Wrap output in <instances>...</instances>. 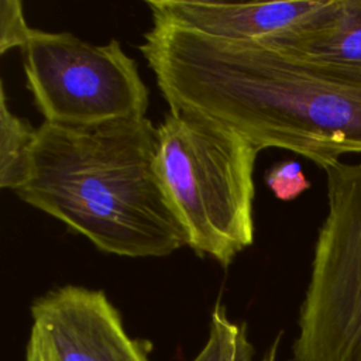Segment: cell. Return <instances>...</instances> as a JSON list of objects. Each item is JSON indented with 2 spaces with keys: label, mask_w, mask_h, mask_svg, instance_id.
Returning <instances> with one entry per match:
<instances>
[{
  "label": "cell",
  "mask_w": 361,
  "mask_h": 361,
  "mask_svg": "<svg viewBox=\"0 0 361 361\" xmlns=\"http://www.w3.org/2000/svg\"><path fill=\"white\" fill-rule=\"evenodd\" d=\"M37 128L7 106L4 83L0 85V186L17 192L31 175Z\"/></svg>",
  "instance_id": "obj_8"
},
{
  "label": "cell",
  "mask_w": 361,
  "mask_h": 361,
  "mask_svg": "<svg viewBox=\"0 0 361 361\" xmlns=\"http://www.w3.org/2000/svg\"><path fill=\"white\" fill-rule=\"evenodd\" d=\"M25 361H49L44 348L41 347L39 341L30 334L28 343H27V350H25Z\"/></svg>",
  "instance_id": "obj_12"
},
{
  "label": "cell",
  "mask_w": 361,
  "mask_h": 361,
  "mask_svg": "<svg viewBox=\"0 0 361 361\" xmlns=\"http://www.w3.org/2000/svg\"><path fill=\"white\" fill-rule=\"evenodd\" d=\"M265 183L274 195L283 202L296 199L310 188V182L295 159H285L274 164L265 173Z\"/></svg>",
  "instance_id": "obj_10"
},
{
  "label": "cell",
  "mask_w": 361,
  "mask_h": 361,
  "mask_svg": "<svg viewBox=\"0 0 361 361\" xmlns=\"http://www.w3.org/2000/svg\"><path fill=\"white\" fill-rule=\"evenodd\" d=\"M157 169L188 247L223 268L254 241V166L259 152L234 130L171 111L157 127Z\"/></svg>",
  "instance_id": "obj_2"
},
{
  "label": "cell",
  "mask_w": 361,
  "mask_h": 361,
  "mask_svg": "<svg viewBox=\"0 0 361 361\" xmlns=\"http://www.w3.org/2000/svg\"><path fill=\"white\" fill-rule=\"evenodd\" d=\"M158 131L147 117L93 127L42 121L31 175L14 192L99 251L161 258L188 245L157 169Z\"/></svg>",
  "instance_id": "obj_1"
},
{
  "label": "cell",
  "mask_w": 361,
  "mask_h": 361,
  "mask_svg": "<svg viewBox=\"0 0 361 361\" xmlns=\"http://www.w3.org/2000/svg\"><path fill=\"white\" fill-rule=\"evenodd\" d=\"M257 42L316 63L361 66V0H323L296 24Z\"/></svg>",
  "instance_id": "obj_7"
},
{
  "label": "cell",
  "mask_w": 361,
  "mask_h": 361,
  "mask_svg": "<svg viewBox=\"0 0 361 361\" xmlns=\"http://www.w3.org/2000/svg\"><path fill=\"white\" fill-rule=\"evenodd\" d=\"M31 331L49 361H151L102 289L56 286L31 305Z\"/></svg>",
  "instance_id": "obj_5"
},
{
  "label": "cell",
  "mask_w": 361,
  "mask_h": 361,
  "mask_svg": "<svg viewBox=\"0 0 361 361\" xmlns=\"http://www.w3.org/2000/svg\"><path fill=\"white\" fill-rule=\"evenodd\" d=\"M279 337L261 360H255L245 323L233 322L226 306L216 303L210 316L207 341L193 361H275Z\"/></svg>",
  "instance_id": "obj_9"
},
{
  "label": "cell",
  "mask_w": 361,
  "mask_h": 361,
  "mask_svg": "<svg viewBox=\"0 0 361 361\" xmlns=\"http://www.w3.org/2000/svg\"><path fill=\"white\" fill-rule=\"evenodd\" d=\"M323 0L228 4L193 0H148L154 25H169L230 42L269 38L316 10Z\"/></svg>",
  "instance_id": "obj_6"
},
{
  "label": "cell",
  "mask_w": 361,
  "mask_h": 361,
  "mask_svg": "<svg viewBox=\"0 0 361 361\" xmlns=\"http://www.w3.org/2000/svg\"><path fill=\"white\" fill-rule=\"evenodd\" d=\"M21 55L27 89L47 123L93 127L147 117L148 86L116 38L96 45L34 28Z\"/></svg>",
  "instance_id": "obj_4"
},
{
  "label": "cell",
  "mask_w": 361,
  "mask_h": 361,
  "mask_svg": "<svg viewBox=\"0 0 361 361\" xmlns=\"http://www.w3.org/2000/svg\"><path fill=\"white\" fill-rule=\"evenodd\" d=\"M34 28H31L24 17L23 3L18 0L0 1V54L8 49H23L31 39Z\"/></svg>",
  "instance_id": "obj_11"
},
{
  "label": "cell",
  "mask_w": 361,
  "mask_h": 361,
  "mask_svg": "<svg viewBox=\"0 0 361 361\" xmlns=\"http://www.w3.org/2000/svg\"><path fill=\"white\" fill-rule=\"evenodd\" d=\"M327 214L313 250L292 361H361V162L323 168Z\"/></svg>",
  "instance_id": "obj_3"
}]
</instances>
